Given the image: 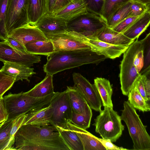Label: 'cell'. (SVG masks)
Instances as JSON below:
<instances>
[{
	"mask_svg": "<svg viewBox=\"0 0 150 150\" xmlns=\"http://www.w3.org/2000/svg\"><path fill=\"white\" fill-rule=\"evenodd\" d=\"M16 150H70L55 126L22 125L15 136Z\"/></svg>",
	"mask_w": 150,
	"mask_h": 150,
	"instance_id": "cell-1",
	"label": "cell"
},
{
	"mask_svg": "<svg viewBox=\"0 0 150 150\" xmlns=\"http://www.w3.org/2000/svg\"><path fill=\"white\" fill-rule=\"evenodd\" d=\"M106 58L91 49L56 51L47 56V61L43 66V70L46 74L53 75L83 65H97Z\"/></svg>",
	"mask_w": 150,
	"mask_h": 150,
	"instance_id": "cell-2",
	"label": "cell"
},
{
	"mask_svg": "<svg viewBox=\"0 0 150 150\" xmlns=\"http://www.w3.org/2000/svg\"><path fill=\"white\" fill-rule=\"evenodd\" d=\"M55 93L40 98L31 97L23 92L18 94L9 93L3 97L8 114L7 120H14L32 110L48 106Z\"/></svg>",
	"mask_w": 150,
	"mask_h": 150,
	"instance_id": "cell-3",
	"label": "cell"
},
{
	"mask_svg": "<svg viewBox=\"0 0 150 150\" xmlns=\"http://www.w3.org/2000/svg\"><path fill=\"white\" fill-rule=\"evenodd\" d=\"M121 118L126 123L133 143V149L150 150V137L135 109L129 101L123 103Z\"/></svg>",
	"mask_w": 150,
	"mask_h": 150,
	"instance_id": "cell-4",
	"label": "cell"
},
{
	"mask_svg": "<svg viewBox=\"0 0 150 150\" xmlns=\"http://www.w3.org/2000/svg\"><path fill=\"white\" fill-rule=\"evenodd\" d=\"M95 120L93 125L96 132L102 138L112 142H115L121 136L124 126L121 122V117L112 108L104 107Z\"/></svg>",
	"mask_w": 150,
	"mask_h": 150,
	"instance_id": "cell-5",
	"label": "cell"
},
{
	"mask_svg": "<svg viewBox=\"0 0 150 150\" xmlns=\"http://www.w3.org/2000/svg\"><path fill=\"white\" fill-rule=\"evenodd\" d=\"M107 26L106 21L101 17L86 11L67 21L66 30L86 37H96Z\"/></svg>",
	"mask_w": 150,
	"mask_h": 150,
	"instance_id": "cell-6",
	"label": "cell"
},
{
	"mask_svg": "<svg viewBox=\"0 0 150 150\" xmlns=\"http://www.w3.org/2000/svg\"><path fill=\"white\" fill-rule=\"evenodd\" d=\"M138 38L132 43L123 53L120 64L119 77L122 94L128 96L135 85L140 73L137 71L133 64V57L138 42Z\"/></svg>",
	"mask_w": 150,
	"mask_h": 150,
	"instance_id": "cell-7",
	"label": "cell"
},
{
	"mask_svg": "<svg viewBox=\"0 0 150 150\" xmlns=\"http://www.w3.org/2000/svg\"><path fill=\"white\" fill-rule=\"evenodd\" d=\"M28 0H8L6 13L5 29L8 37L13 30L29 23Z\"/></svg>",
	"mask_w": 150,
	"mask_h": 150,
	"instance_id": "cell-8",
	"label": "cell"
},
{
	"mask_svg": "<svg viewBox=\"0 0 150 150\" xmlns=\"http://www.w3.org/2000/svg\"><path fill=\"white\" fill-rule=\"evenodd\" d=\"M52 42L54 51L91 49L87 37L74 31H64L46 36Z\"/></svg>",
	"mask_w": 150,
	"mask_h": 150,
	"instance_id": "cell-9",
	"label": "cell"
},
{
	"mask_svg": "<svg viewBox=\"0 0 150 150\" xmlns=\"http://www.w3.org/2000/svg\"><path fill=\"white\" fill-rule=\"evenodd\" d=\"M50 104L52 108L51 125L60 126L71 122L72 111L67 90L56 92Z\"/></svg>",
	"mask_w": 150,
	"mask_h": 150,
	"instance_id": "cell-10",
	"label": "cell"
},
{
	"mask_svg": "<svg viewBox=\"0 0 150 150\" xmlns=\"http://www.w3.org/2000/svg\"><path fill=\"white\" fill-rule=\"evenodd\" d=\"M74 86L83 97L90 108L100 112L102 103L99 93L94 84L90 82L81 74L74 72L72 74Z\"/></svg>",
	"mask_w": 150,
	"mask_h": 150,
	"instance_id": "cell-11",
	"label": "cell"
},
{
	"mask_svg": "<svg viewBox=\"0 0 150 150\" xmlns=\"http://www.w3.org/2000/svg\"><path fill=\"white\" fill-rule=\"evenodd\" d=\"M41 61L40 56L21 51L12 47L7 41L0 42V61L16 62L29 67Z\"/></svg>",
	"mask_w": 150,
	"mask_h": 150,
	"instance_id": "cell-12",
	"label": "cell"
},
{
	"mask_svg": "<svg viewBox=\"0 0 150 150\" xmlns=\"http://www.w3.org/2000/svg\"><path fill=\"white\" fill-rule=\"evenodd\" d=\"M86 37L87 43L91 49L98 55L105 56L106 58L114 59L119 57L129 47L110 44L100 40L96 37Z\"/></svg>",
	"mask_w": 150,
	"mask_h": 150,
	"instance_id": "cell-13",
	"label": "cell"
},
{
	"mask_svg": "<svg viewBox=\"0 0 150 150\" xmlns=\"http://www.w3.org/2000/svg\"><path fill=\"white\" fill-rule=\"evenodd\" d=\"M67 21L64 18L52 14H46L37 23L36 26L45 36L66 30Z\"/></svg>",
	"mask_w": 150,
	"mask_h": 150,
	"instance_id": "cell-14",
	"label": "cell"
},
{
	"mask_svg": "<svg viewBox=\"0 0 150 150\" xmlns=\"http://www.w3.org/2000/svg\"><path fill=\"white\" fill-rule=\"evenodd\" d=\"M8 36L15 38L24 46L30 42L49 40L36 26L29 23L13 30Z\"/></svg>",
	"mask_w": 150,
	"mask_h": 150,
	"instance_id": "cell-15",
	"label": "cell"
},
{
	"mask_svg": "<svg viewBox=\"0 0 150 150\" xmlns=\"http://www.w3.org/2000/svg\"><path fill=\"white\" fill-rule=\"evenodd\" d=\"M52 113V108L50 104L47 106L32 110L26 114L22 125L32 124L42 127L51 125Z\"/></svg>",
	"mask_w": 150,
	"mask_h": 150,
	"instance_id": "cell-16",
	"label": "cell"
},
{
	"mask_svg": "<svg viewBox=\"0 0 150 150\" xmlns=\"http://www.w3.org/2000/svg\"><path fill=\"white\" fill-rule=\"evenodd\" d=\"M0 71L7 76L15 78V81L19 80H26L29 82L28 78L36 73L34 71L33 68L16 62H5Z\"/></svg>",
	"mask_w": 150,
	"mask_h": 150,
	"instance_id": "cell-17",
	"label": "cell"
},
{
	"mask_svg": "<svg viewBox=\"0 0 150 150\" xmlns=\"http://www.w3.org/2000/svg\"><path fill=\"white\" fill-rule=\"evenodd\" d=\"M63 141L70 150H84L79 137L71 122L60 126H55Z\"/></svg>",
	"mask_w": 150,
	"mask_h": 150,
	"instance_id": "cell-18",
	"label": "cell"
},
{
	"mask_svg": "<svg viewBox=\"0 0 150 150\" xmlns=\"http://www.w3.org/2000/svg\"><path fill=\"white\" fill-rule=\"evenodd\" d=\"M96 37L101 41L115 45L129 46L134 41L127 38L122 33L116 31L107 26Z\"/></svg>",
	"mask_w": 150,
	"mask_h": 150,
	"instance_id": "cell-19",
	"label": "cell"
},
{
	"mask_svg": "<svg viewBox=\"0 0 150 150\" xmlns=\"http://www.w3.org/2000/svg\"><path fill=\"white\" fill-rule=\"evenodd\" d=\"M66 90L73 112L82 115L92 113L91 108L74 86H67Z\"/></svg>",
	"mask_w": 150,
	"mask_h": 150,
	"instance_id": "cell-20",
	"label": "cell"
},
{
	"mask_svg": "<svg viewBox=\"0 0 150 150\" xmlns=\"http://www.w3.org/2000/svg\"><path fill=\"white\" fill-rule=\"evenodd\" d=\"M150 23V11H147L122 33L127 38L134 40L146 29Z\"/></svg>",
	"mask_w": 150,
	"mask_h": 150,
	"instance_id": "cell-21",
	"label": "cell"
},
{
	"mask_svg": "<svg viewBox=\"0 0 150 150\" xmlns=\"http://www.w3.org/2000/svg\"><path fill=\"white\" fill-rule=\"evenodd\" d=\"M86 11L83 0H73L52 14L61 17L67 21Z\"/></svg>",
	"mask_w": 150,
	"mask_h": 150,
	"instance_id": "cell-22",
	"label": "cell"
},
{
	"mask_svg": "<svg viewBox=\"0 0 150 150\" xmlns=\"http://www.w3.org/2000/svg\"><path fill=\"white\" fill-rule=\"evenodd\" d=\"M28 13L29 24L35 26L47 13L46 0H28Z\"/></svg>",
	"mask_w": 150,
	"mask_h": 150,
	"instance_id": "cell-23",
	"label": "cell"
},
{
	"mask_svg": "<svg viewBox=\"0 0 150 150\" xmlns=\"http://www.w3.org/2000/svg\"><path fill=\"white\" fill-rule=\"evenodd\" d=\"M72 125L81 140L84 150H106L97 137L86 130L80 128L72 123Z\"/></svg>",
	"mask_w": 150,
	"mask_h": 150,
	"instance_id": "cell-24",
	"label": "cell"
},
{
	"mask_svg": "<svg viewBox=\"0 0 150 150\" xmlns=\"http://www.w3.org/2000/svg\"><path fill=\"white\" fill-rule=\"evenodd\" d=\"M94 84L99 93L104 107L112 108L111 99L112 89L109 80L101 77H97L94 79Z\"/></svg>",
	"mask_w": 150,
	"mask_h": 150,
	"instance_id": "cell-25",
	"label": "cell"
},
{
	"mask_svg": "<svg viewBox=\"0 0 150 150\" xmlns=\"http://www.w3.org/2000/svg\"><path fill=\"white\" fill-rule=\"evenodd\" d=\"M53 84V75L46 74L44 79L32 89L25 92L27 95L34 97L47 96L54 93Z\"/></svg>",
	"mask_w": 150,
	"mask_h": 150,
	"instance_id": "cell-26",
	"label": "cell"
},
{
	"mask_svg": "<svg viewBox=\"0 0 150 150\" xmlns=\"http://www.w3.org/2000/svg\"><path fill=\"white\" fill-rule=\"evenodd\" d=\"M24 46L27 52L35 55L47 56L54 51L53 44L50 40L30 42Z\"/></svg>",
	"mask_w": 150,
	"mask_h": 150,
	"instance_id": "cell-27",
	"label": "cell"
},
{
	"mask_svg": "<svg viewBox=\"0 0 150 150\" xmlns=\"http://www.w3.org/2000/svg\"><path fill=\"white\" fill-rule=\"evenodd\" d=\"M13 120H7L0 126V150H16L15 139L12 138L10 134Z\"/></svg>",
	"mask_w": 150,
	"mask_h": 150,
	"instance_id": "cell-28",
	"label": "cell"
},
{
	"mask_svg": "<svg viewBox=\"0 0 150 150\" xmlns=\"http://www.w3.org/2000/svg\"><path fill=\"white\" fill-rule=\"evenodd\" d=\"M127 96L128 101L135 109L143 112L150 111L149 104L142 97L135 85Z\"/></svg>",
	"mask_w": 150,
	"mask_h": 150,
	"instance_id": "cell-29",
	"label": "cell"
},
{
	"mask_svg": "<svg viewBox=\"0 0 150 150\" xmlns=\"http://www.w3.org/2000/svg\"><path fill=\"white\" fill-rule=\"evenodd\" d=\"M131 4L130 0L118 8L107 21V26L112 28L123 20L129 17Z\"/></svg>",
	"mask_w": 150,
	"mask_h": 150,
	"instance_id": "cell-30",
	"label": "cell"
},
{
	"mask_svg": "<svg viewBox=\"0 0 150 150\" xmlns=\"http://www.w3.org/2000/svg\"><path fill=\"white\" fill-rule=\"evenodd\" d=\"M135 85L145 100H150V72L140 74L137 78Z\"/></svg>",
	"mask_w": 150,
	"mask_h": 150,
	"instance_id": "cell-31",
	"label": "cell"
},
{
	"mask_svg": "<svg viewBox=\"0 0 150 150\" xmlns=\"http://www.w3.org/2000/svg\"><path fill=\"white\" fill-rule=\"evenodd\" d=\"M131 0H104L101 17L106 22L120 6Z\"/></svg>",
	"mask_w": 150,
	"mask_h": 150,
	"instance_id": "cell-32",
	"label": "cell"
},
{
	"mask_svg": "<svg viewBox=\"0 0 150 150\" xmlns=\"http://www.w3.org/2000/svg\"><path fill=\"white\" fill-rule=\"evenodd\" d=\"M92 113L79 114L72 112L71 122L77 127L85 130L89 127Z\"/></svg>",
	"mask_w": 150,
	"mask_h": 150,
	"instance_id": "cell-33",
	"label": "cell"
},
{
	"mask_svg": "<svg viewBox=\"0 0 150 150\" xmlns=\"http://www.w3.org/2000/svg\"><path fill=\"white\" fill-rule=\"evenodd\" d=\"M144 41L138 40L133 57V64L137 72L140 73L144 65Z\"/></svg>",
	"mask_w": 150,
	"mask_h": 150,
	"instance_id": "cell-34",
	"label": "cell"
},
{
	"mask_svg": "<svg viewBox=\"0 0 150 150\" xmlns=\"http://www.w3.org/2000/svg\"><path fill=\"white\" fill-rule=\"evenodd\" d=\"M8 0H0V40L6 41L8 38L5 29V22Z\"/></svg>",
	"mask_w": 150,
	"mask_h": 150,
	"instance_id": "cell-35",
	"label": "cell"
},
{
	"mask_svg": "<svg viewBox=\"0 0 150 150\" xmlns=\"http://www.w3.org/2000/svg\"><path fill=\"white\" fill-rule=\"evenodd\" d=\"M87 11L101 16L104 0H83Z\"/></svg>",
	"mask_w": 150,
	"mask_h": 150,
	"instance_id": "cell-36",
	"label": "cell"
},
{
	"mask_svg": "<svg viewBox=\"0 0 150 150\" xmlns=\"http://www.w3.org/2000/svg\"><path fill=\"white\" fill-rule=\"evenodd\" d=\"M131 4L129 17L139 16L147 11H150V6L138 2L131 0Z\"/></svg>",
	"mask_w": 150,
	"mask_h": 150,
	"instance_id": "cell-37",
	"label": "cell"
},
{
	"mask_svg": "<svg viewBox=\"0 0 150 150\" xmlns=\"http://www.w3.org/2000/svg\"><path fill=\"white\" fill-rule=\"evenodd\" d=\"M142 15L128 17L117 24L112 29L116 31L122 33Z\"/></svg>",
	"mask_w": 150,
	"mask_h": 150,
	"instance_id": "cell-38",
	"label": "cell"
},
{
	"mask_svg": "<svg viewBox=\"0 0 150 150\" xmlns=\"http://www.w3.org/2000/svg\"><path fill=\"white\" fill-rule=\"evenodd\" d=\"M144 41V65L143 71L150 69V33L143 39Z\"/></svg>",
	"mask_w": 150,
	"mask_h": 150,
	"instance_id": "cell-39",
	"label": "cell"
},
{
	"mask_svg": "<svg viewBox=\"0 0 150 150\" xmlns=\"http://www.w3.org/2000/svg\"><path fill=\"white\" fill-rule=\"evenodd\" d=\"M15 82V78L8 76L0 80V97L12 87Z\"/></svg>",
	"mask_w": 150,
	"mask_h": 150,
	"instance_id": "cell-40",
	"label": "cell"
},
{
	"mask_svg": "<svg viewBox=\"0 0 150 150\" xmlns=\"http://www.w3.org/2000/svg\"><path fill=\"white\" fill-rule=\"evenodd\" d=\"M25 115L26 114L21 115L14 120L10 132L11 137L13 139H15L16 132L22 125Z\"/></svg>",
	"mask_w": 150,
	"mask_h": 150,
	"instance_id": "cell-41",
	"label": "cell"
},
{
	"mask_svg": "<svg viewBox=\"0 0 150 150\" xmlns=\"http://www.w3.org/2000/svg\"><path fill=\"white\" fill-rule=\"evenodd\" d=\"M97 139L100 142L105 148L106 150H126L128 149L123 147H119L114 144L110 141L97 137Z\"/></svg>",
	"mask_w": 150,
	"mask_h": 150,
	"instance_id": "cell-42",
	"label": "cell"
},
{
	"mask_svg": "<svg viewBox=\"0 0 150 150\" xmlns=\"http://www.w3.org/2000/svg\"><path fill=\"white\" fill-rule=\"evenodd\" d=\"M8 113L3 96L0 97V124L7 120Z\"/></svg>",
	"mask_w": 150,
	"mask_h": 150,
	"instance_id": "cell-43",
	"label": "cell"
},
{
	"mask_svg": "<svg viewBox=\"0 0 150 150\" xmlns=\"http://www.w3.org/2000/svg\"><path fill=\"white\" fill-rule=\"evenodd\" d=\"M6 41L15 49L23 52H27L25 46L15 38L8 36Z\"/></svg>",
	"mask_w": 150,
	"mask_h": 150,
	"instance_id": "cell-44",
	"label": "cell"
},
{
	"mask_svg": "<svg viewBox=\"0 0 150 150\" xmlns=\"http://www.w3.org/2000/svg\"><path fill=\"white\" fill-rule=\"evenodd\" d=\"M73 0H57L53 9L52 14L63 8Z\"/></svg>",
	"mask_w": 150,
	"mask_h": 150,
	"instance_id": "cell-45",
	"label": "cell"
},
{
	"mask_svg": "<svg viewBox=\"0 0 150 150\" xmlns=\"http://www.w3.org/2000/svg\"><path fill=\"white\" fill-rule=\"evenodd\" d=\"M57 0H46L47 13L52 14L53 9Z\"/></svg>",
	"mask_w": 150,
	"mask_h": 150,
	"instance_id": "cell-46",
	"label": "cell"
},
{
	"mask_svg": "<svg viewBox=\"0 0 150 150\" xmlns=\"http://www.w3.org/2000/svg\"><path fill=\"white\" fill-rule=\"evenodd\" d=\"M150 6V0H132Z\"/></svg>",
	"mask_w": 150,
	"mask_h": 150,
	"instance_id": "cell-47",
	"label": "cell"
},
{
	"mask_svg": "<svg viewBox=\"0 0 150 150\" xmlns=\"http://www.w3.org/2000/svg\"><path fill=\"white\" fill-rule=\"evenodd\" d=\"M6 76L7 75L0 71V80Z\"/></svg>",
	"mask_w": 150,
	"mask_h": 150,
	"instance_id": "cell-48",
	"label": "cell"
},
{
	"mask_svg": "<svg viewBox=\"0 0 150 150\" xmlns=\"http://www.w3.org/2000/svg\"><path fill=\"white\" fill-rule=\"evenodd\" d=\"M1 123L0 124V126L1 125Z\"/></svg>",
	"mask_w": 150,
	"mask_h": 150,
	"instance_id": "cell-49",
	"label": "cell"
}]
</instances>
